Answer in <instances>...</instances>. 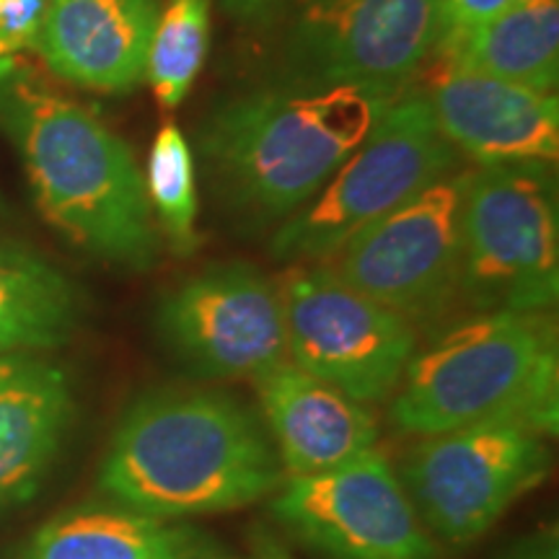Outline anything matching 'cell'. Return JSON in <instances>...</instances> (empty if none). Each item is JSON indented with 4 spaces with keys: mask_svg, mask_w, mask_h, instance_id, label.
Here are the masks:
<instances>
[{
    "mask_svg": "<svg viewBox=\"0 0 559 559\" xmlns=\"http://www.w3.org/2000/svg\"><path fill=\"white\" fill-rule=\"evenodd\" d=\"M549 469V436L521 419H487L417 438L396 474L432 539L464 547Z\"/></svg>",
    "mask_w": 559,
    "mask_h": 559,
    "instance_id": "cell-8",
    "label": "cell"
},
{
    "mask_svg": "<svg viewBox=\"0 0 559 559\" xmlns=\"http://www.w3.org/2000/svg\"><path fill=\"white\" fill-rule=\"evenodd\" d=\"M492 559H559L557 526H542L506 544Z\"/></svg>",
    "mask_w": 559,
    "mask_h": 559,
    "instance_id": "cell-24",
    "label": "cell"
},
{
    "mask_svg": "<svg viewBox=\"0 0 559 559\" xmlns=\"http://www.w3.org/2000/svg\"><path fill=\"white\" fill-rule=\"evenodd\" d=\"M81 317L83 298L66 272L37 251L0 241V355L66 345Z\"/></svg>",
    "mask_w": 559,
    "mask_h": 559,
    "instance_id": "cell-19",
    "label": "cell"
},
{
    "mask_svg": "<svg viewBox=\"0 0 559 559\" xmlns=\"http://www.w3.org/2000/svg\"><path fill=\"white\" fill-rule=\"evenodd\" d=\"M445 140L477 166L555 164L559 151L557 94L451 66L425 88Z\"/></svg>",
    "mask_w": 559,
    "mask_h": 559,
    "instance_id": "cell-13",
    "label": "cell"
},
{
    "mask_svg": "<svg viewBox=\"0 0 559 559\" xmlns=\"http://www.w3.org/2000/svg\"><path fill=\"white\" fill-rule=\"evenodd\" d=\"M551 164L474 166L461 207L459 300L472 313L551 311L559 296Z\"/></svg>",
    "mask_w": 559,
    "mask_h": 559,
    "instance_id": "cell-6",
    "label": "cell"
},
{
    "mask_svg": "<svg viewBox=\"0 0 559 559\" xmlns=\"http://www.w3.org/2000/svg\"><path fill=\"white\" fill-rule=\"evenodd\" d=\"M290 0H221V9L239 24H267L285 11Z\"/></svg>",
    "mask_w": 559,
    "mask_h": 559,
    "instance_id": "cell-25",
    "label": "cell"
},
{
    "mask_svg": "<svg viewBox=\"0 0 559 559\" xmlns=\"http://www.w3.org/2000/svg\"><path fill=\"white\" fill-rule=\"evenodd\" d=\"M285 481L270 432L247 402L205 386H158L130 404L99 469L104 500L166 521L226 513Z\"/></svg>",
    "mask_w": 559,
    "mask_h": 559,
    "instance_id": "cell-1",
    "label": "cell"
},
{
    "mask_svg": "<svg viewBox=\"0 0 559 559\" xmlns=\"http://www.w3.org/2000/svg\"><path fill=\"white\" fill-rule=\"evenodd\" d=\"M459 151L438 128L425 88L409 83L317 198L275 228L270 254L285 264L330 260L360 230L459 171Z\"/></svg>",
    "mask_w": 559,
    "mask_h": 559,
    "instance_id": "cell-5",
    "label": "cell"
},
{
    "mask_svg": "<svg viewBox=\"0 0 559 559\" xmlns=\"http://www.w3.org/2000/svg\"><path fill=\"white\" fill-rule=\"evenodd\" d=\"M50 0H0V60L34 50Z\"/></svg>",
    "mask_w": 559,
    "mask_h": 559,
    "instance_id": "cell-22",
    "label": "cell"
},
{
    "mask_svg": "<svg viewBox=\"0 0 559 559\" xmlns=\"http://www.w3.org/2000/svg\"><path fill=\"white\" fill-rule=\"evenodd\" d=\"M251 383L288 479L337 469L379 449V423L370 407L296 362H277Z\"/></svg>",
    "mask_w": 559,
    "mask_h": 559,
    "instance_id": "cell-15",
    "label": "cell"
},
{
    "mask_svg": "<svg viewBox=\"0 0 559 559\" xmlns=\"http://www.w3.org/2000/svg\"><path fill=\"white\" fill-rule=\"evenodd\" d=\"M210 47V0H169L160 5L145 81L160 109H177L205 66Z\"/></svg>",
    "mask_w": 559,
    "mask_h": 559,
    "instance_id": "cell-21",
    "label": "cell"
},
{
    "mask_svg": "<svg viewBox=\"0 0 559 559\" xmlns=\"http://www.w3.org/2000/svg\"><path fill=\"white\" fill-rule=\"evenodd\" d=\"M73 417V381L60 362L39 353L0 355V513L39 492Z\"/></svg>",
    "mask_w": 559,
    "mask_h": 559,
    "instance_id": "cell-16",
    "label": "cell"
},
{
    "mask_svg": "<svg viewBox=\"0 0 559 559\" xmlns=\"http://www.w3.org/2000/svg\"><path fill=\"white\" fill-rule=\"evenodd\" d=\"M160 0H50L34 52L62 81L99 94L145 83Z\"/></svg>",
    "mask_w": 559,
    "mask_h": 559,
    "instance_id": "cell-14",
    "label": "cell"
},
{
    "mask_svg": "<svg viewBox=\"0 0 559 559\" xmlns=\"http://www.w3.org/2000/svg\"><path fill=\"white\" fill-rule=\"evenodd\" d=\"M272 498V515L321 559H440L379 449L337 469L285 479Z\"/></svg>",
    "mask_w": 559,
    "mask_h": 559,
    "instance_id": "cell-12",
    "label": "cell"
},
{
    "mask_svg": "<svg viewBox=\"0 0 559 559\" xmlns=\"http://www.w3.org/2000/svg\"><path fill=\"white\" fill-rule=\"evenodd\" d=\"M277 50L288 86L402 91L443 41L440 0H290Z\"/></svg>",
    "mask_w": 559,
    "mask_h": 559,
    "instance_id": "cell-7",
    "label": "cell"
},
{
    "mask_svg": "<svg viewBox=\"0 0 559 559\" xmlns=\"http://www.w3.org/2000/svg\"><path fill=\"white\" fill-rule=\"evenodd\" d=\"M288 360L366 407L391 402L417 355V330L324 264H290L277 280Z\"/></svg>",
    "mask_w": 559,
    "mask_h": 559,
    "instance_id": "cell-9",
    "label": "cell"
},
{
    "mask_svg": "<svg viewBox=\"0 0 559 559\" xmlns=\"http://www.w3.org/2000/svg\"><path fill=\"white\" fill-rule=\"evenodd\" d=\"M0 207H3V202H0Z\"/></svg>",
    "mask_w": 559,
    "mask_h": 559,
    "instance_id": "cell-26",
    "label": "cell"
},
{
    "mask_svg": "<svg viewBox=\"0 0 559 559\" xmlns=\"http://www.w3.org/2000/svg\"><path fill=\"white\" fill-rule=\"evenodd\" d=\"M143 179L164 247L187 260L200 247L198 177L190 143L174 122H166L153 138Z\"/></svg>",
    "mask_w": 559,
    "mask_h": 559,
    "instance_id": "cell-20",
    "label": "cell"
},
{
    "mask_svg": "<svg viewBox=\"0 0 559 559\" xmlns=\"http://www.w3.org/2000/svg\"><path fill=\"white\" fill-rule=\"evenodd\" d=\"M466 171L425 187L386 218L353 236L330 260L319 262L400 313L415 330H436L461 288V207Z\"/></svg>",
    "mask_w": 559,
    "mask_h": 559,
    "instance_id": "cell-10",
    "label": "cell"
},
{
    "mask_svg": "<svg viewBox=\"0 0 559 559\" xmlns=\"http://www.w3.org/2000/svg\"><path fill=\"white\" fill-rule=\"evenodd\" d=\"M156 337L200 381H257L288 360L277 280L249 262H218L166 293Z\"/></svg>",
    "mask_w": 559,
    "mask_h": 559,
    "instance_id": "cell-11",
    "label": "cell"
},
{
    "mask_svg": "<svg viewBox=\"0 0 559 559\" xmlns=\"http://www.w3.org/2000/svg\"><path fill=\"white\" fill-rule=\"evenodd\" d=\"M445 62L555 94L559 79V0H513L485 24L449 37Z\"/></svg>",
    "mask_w": 559,
    "mask_h": 559,
    "instance_id": "cell-18",
    "label": "cell"
},
{
    "mask_svg": "<svg viewBox=\"0 0 559 559\" xmlns=\"http://www.w3.org/2000/svg\"><path fill=\"white\" fill-rule=\"evenodd\" d=\"M16 559H228L213 534L117 502L68 508L34 531Z\"/></svg>",
    "mask_w": 559,
    "mask_h": 559,
    "instance_id": "cell-17",
    "label": "cell"
},
{
    "mask_svg": "<svg viewBox=\"0 0 559 559\" xmlns=\"http://www.w3.org/2000/svg\"><path fill=\"white\" fill-rule=\"evenodd\" d=\"M402 436H436L487 419L559 423V345L549 311H485L449 326L412 358L391 396Z\"/></svg>",
    "mask_w": 559,
    "mask_h": 559,
    "instance_id": "cell-4",
    "label": "cell"
},
{
    "mask_svg": "<svg viewBox=\"0 0 559 559\" xmlns=\"http://www.w3.org/2000/svg\"><path fill=\"white\" fill-rule=\"evenodd\" d=\"M0 132L24 164L39 213L60 236L115 267H156L164 239L143 171L109 124L3 58Z\"/></svg>",
    "mask_w": 559,
    "mask_h": 559,
    "instance_id": "cell-3",
    "label": "cell"
},
{
    "mask_svg": "<svg viewBox=\"0 0 559 559\" xmlns=\"http://www.w3.org/2000/svg\"><path fill=\"white\" fill-rule=\"evenodd\" d=\"M396 94L270 83L215 104L198 132L215 205L239 230L283 226L317 198Z\"/></svg>",
    "mask_w": 559,
    "mask_h": 559,
    "instance_id": "cell-2",
    "label": "cell"
},
{
    "mask_svg": "<svg viewBox=\"0 0 559 559\" xmlns=\"http://www.w3.org/2000/svg\"><path fill=\"white\" fill-rule=\"evenodd\" d=\"M508 3H513V0H440V5H443V41L498 16Z\"/></svg>",
    "mask_w": 559,
    "mask_h": 559,
    "instance_id": "cell-23",
    "label": "cell"
}]
</instances>
